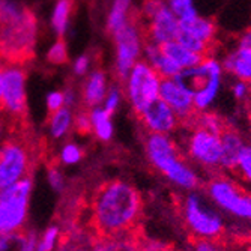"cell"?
I'll list each match as a JSON object with an SVG mask.
<instances>
[{
    "mask_svg": "<svg viewBox=\"0 0 251 251\" xmlns=\"http://www.w3.org/2000/svg\"><path fill=\"white\" fill-rule=\"evenodd\" d=\"M90 121H92V134L102 143H107L115 135V124H113V115L104 110L102 105L89 108Z\"/></svg>",
    "mask_w": 251,
    "mask_h": 251,
    "instance_id": "603a6c76",
    "label": "cell"
},
{
    "mask_svg": "<svg viewBox=\"0 0 251 251\" xmlns=\"http://www.w3.org/2000/svg\"><path fill=\"white\" fill-rule=\"evenodd\" d=\"M121 101H122V92H121V89L116 87V86H113L108 89V92H107V97L102 102V107L105 111H108L110 115H115V113L119 110L121 107Z\"/></svg>",
    "mask_w": 251,
    "mask_h": 251,
    "instance_id": "d6a6232c",
    "label": "cell"
},
{
    "mask_svg": "<svg viewBox=\"0 0 251 251\" xmlns=\"http://www.w3.org/2000/svg\"><path fill=\"white\" fill-rule=\"evenodd\" d=\"M159 49H161V51H163L164 56H167L169 59H172L177 66L182 68V70H187V68L197 66L204 59H206V57H203L200 54H196V53L190 51L182 44H179L176 39L161 44V45H159Z\"/></svg>",
    "mask_w": 251,
    "mask_h": 251,
    "instance_id": "d6986e66",
    "label": "cell"
},
{
    "mask_svg": "<svg viewBox=\"0 0 251 251\" xmlns=\"http://www.w3.org/2000/svg\"><path fill=\"white\" fill-rule=\"evenodd\" d=\"M30 170V153L18 139H6L0 145V191L26 177Z\"/></svg>",
    "mask_w": 251,
    "mask_h": 251,
    "instance_id": "8fae6325",
    "label": "cell"
},
{
    "mask_svg": "<svg viewBox=\"0 0 251 251\" xmlns=\"http://www.w3.org/2000/svg\"><path fill=\"white\" fill-rule=\"evenodd\" d=\"M32 191L33 177L30 175L0 191V233L26 229Z\"/></svg>",
    "mask_w": 251,
    "mask_h": 251,
    "instance_id": "5b68a950",
    "label": "cell"
},
{
    "mask_svg": "<svg viewBox=\"0 0 251 251\" xmlns=\"http://www.w3.org/2000/svg\"><path fill=\"white\" fill-rule=\"evenodd\" d=\"M137 239L134 233L119 236H98L89 251H135Z\"/></svg>",
    "mask_w": 251,
    "mask_h": 251,
    "instance_id": "cb8c5ba5",
    "label": "cell"
},
{
    "mask_svg": "<svg viewBox=\"0 0 251 251\" xmlns=\"http://www.w3.org/2000/svg\"><path fill=\"white\" fill-rule=\"evenodd\" d=\"M235 172L242 180H245L247 184L251 185V145H247V143L244 145L238 158Z\"/></svg>",
    "mask_w": 251,
    "mask_h": 251,
    "instance_id": "4dcf8cb0",
    "label": "cell"
},
{
    "mask_svg": "<svg viewBox=\"0 0 251 251\" xmlns=\"http://www.w3.org/2000/svg\"><path fill=\"white\" fill-rule=\"evenodd\" d=\"M2 81H3V65H0V98H2Z\"/></svg>",
    "mask_w": 251,
    "mask_h": 251,
    "instance_id": "7bdbcfd3",
    "label": "cell"
},
{
    "mask_svg": "<svg viewBox=\"0 0 251 251\" xmlns=\"http://www.w3.org/2000/svg\"><path fill=\"white\" fill-rule=\"evenodd\" d=\"M84 158L83 148L75 142H66L59 151V161L63 166H75Z\"/></svg>",
    "mask_w": 251,
    "mask_h": 251,
    "instance_id": "83f0119b",
    "label": "cell"
},
{
    "mask_svg": "<svg viewBox=\"0 0 251 251\" xmlns=\"http://www.w3.org/2000/svg\"><path fill=\"white\" fill-rule=\"evenodd\" d=\"M204 194L223 214L251 223V193L244 191L230 177H211L204 185Z\"/></svg>",
    "mask_w": 251,
    "mask_h": 251,
    "instance_id": "8992f818",
    "label": "cell"
},
{
    "mask_svg": "<svg viewBox=\"0 0 251 251\" xmlns=\"http://www.w3.org/2000/svg\"><path fill=\"white\" fill-rule=\"evenodd\" d=\"M191 251H224L221 244L218 241H209V239H193L191 242Z\"/></svg>",
    "mask_w": 251,
    "mask_h": 251,
    "instance_id": "74e56055",
    "label": "cell"
},
{
    "mask_svg": "<svg viewBox=\"0 0 251 251\" xmlns=\"http://www.w3.org/2000/svg\"><path fill=\"white\" fill-rule=\"evenodd\" d=\"M242 251H251V242H248L245 247H244V250Z\"/></svg>",
    "mask_w": 251,
    "mask_h": 251,
    "instance_id": "ee69618b",
    "label": "cell"
},
{
    "mask_svg": "<svg viewBox=\"0 0 251 251\" xmlns=\"http://www.w3.org/2000/svg\"><path fill=\"white\" fill-rule=\"evenodd\" d=\"M39 233L35 229L0 233V251H36Z\"/></svg>",
    "mask_w": 251,
    "mask_h": 251,
    "instance_id": "e0dca14e",
    "label": "cell"
},
{
    "mask_svg": "<svg viewBox=\"0 0 251 251\" xmlns=\"http://www.w3.org/2000/svg\"><path fill=\"white\" fill-rule=\"evenodd\" d=\"M75 113L70 107H62L49 116V134L53 140H62L74 129Z\"/></svg>",
    "mask_w": 251,
    "mask_h": 251,
    "instance_id": "ffe728a7",
    "label": "cell"
},
{
    "mask_svg": "<svg viewBox=\"0 0 251 251\" xmlns=\"http://www.w3.org/2000/svg\"><path fill=\"white\" fill-rule=\"evenodd\" d=\"M132 0H115L107 17V30L113 35L129 20L128 11Z\"/></svg>",
    "mask_w": 251,
    "mask_h": 251,
    "instance_id": "d4e9b609",
    "label": "cell"
},
{
    "mask_svg": "<svg viewBox=\"0 0 251 251\" xmlns=\"http://www.w3.org/2000/svg\"><path fill=\"white\" fill-rule=\"evenodd\" d=\"M45 105L50 113L65 107V97H63V90H50V92L45 95Z\"/></svg>",
    "mask_w": 251,
    "mask_h": 251,
    "instance_id": "d590c367",
    "label": "cell"
},
{
    "mask_svg": "<svg viewBox=\"0 0 251 251\" xmlns=\"http://www.w3.org/2000/svg\"><path fill=\"white\" fill-rule=\"evenodd\" d=\"M135 251H175V248L164 241L158 239H139Z\"/></svg>",
    "mask_w": 251,
    "mask_h": 251,
    "instance_id": "e575fe53",
    "label": "cell"
},
{
    "mask_svg": "<svg viewBox=\"0 0 251 251\" xmlns=\"http://www.w3.org/2000/svg\"><path fill=\"white\" fill-rule=\"evenodd\" d=\"M47 182H49L50 188L57 194H62L66 188L65 175L57 166H51L47 169Z\"/></svg>",
    "mask_w": 251,
    "mask_h": 251,
    "instance_id": "1f68e13d",
    "label": "cell"
},
{
    "mask_svg": "<svg viewBox=\"0 0 251 251\" xmlns=\"http://www.w3.org/2000/svg\"><path fill=\"white\" fill-rule=\"evenodd\" d=\"M145 152L151 166L179 190L194 191L200 188L199 173L182 156L176 142L169 134L149 132L145 139Z\"/></svg>",
    "mask_w": 251,
    "mask_h": 251,
    "instance_id": "3957f363",
    "label": "cell"
},
{
    "mask_svg": "<svg viewBox=\"0 0 251 251\" xmlns=\"http://www.w3.org/2000/svg\"><path fill=\"white\" fill-rule=\"evenodd\" d=\"M63 97H65V107H70V108H75L77 105V100H78V95L75 92V89L73 87H66L63 90Z\"/></svg>",
    "mask_w": 251,
    "mask_h": 251,
    "instance_id": "ab89813d",
    "label": "cell"
},
{
    "mask_svg": "<svg viewBox=\"0 0 251 251\" xmlns=\"http://www.w3.org/2000/svg\"><path fill=\"white\" fill-rule=\"evenodd\" d=\"M73 12L74 0H56L54 2L50 15V27L57 38H63L68 33Z\"/></svg>",
    "mask_w": 251,
    "mask_h": 251,
    "instance_id": "44dd1931",
    "label": "cell"
},
{
    "mask_svg": "<svg viewBox=\"0 0 251 251\" xmlns=\"http://www.w3.org/2000/svg\"><path fill=\"white\" fill-rule=\"evenodd\" d=\"M187 155L199 167L221 169V134L193 125L187 140Z\"/></svg>",
    "mask_w": 251,
    "mask_h": 251,
    "instance_id": "30bf717a",
    "label": "cell"
},
{
    "mask_svg": "<svg viewBox=\"0 0 251 251\" xmlns=\"http://www.w3.org/2000/svg\"><path fill=\"white\" fill-rule=\"evenodd\" d=\"M90 60L89 54H80L74 59L73 62V73L77 75V77H86L89 74V70H90Z\"/></svg>",
    "mask_w": 251,
    "mask_h": 251,
    "instance_id": "8d00e7d4",
    "label": "cell"
},
{
    "mask_svg": "<svg viewBox=\"0 0 251 251\" xmlns=\"http://www.w3.org/2000/svg\"><path fill=\"white\" fill-rule=\"evenodd\" d=\"M159 98L173 108L180 122H193L197 113L194 107V97L175 78H161Z\"/></svg>",
    "mask_w": 251,
    "mask_h": 251,
    "instance_id": "7c38bea8",
    "label": "cell"
},
{
    "mask_svg": "<svg viewBox=\"0 0 251 251\" xmlns=\"http://www.w3.org/2000/svg\"><path fill=\"white\" fill-rule=\"evenodd\" d=\"M0 54L20 62L32 54L38 38V20L17 0H0Z\"/></svg>",
    "mask_w": 251,
    "mask_h": 251,
    "instance_id": "7a4b0ae2",
    "label": "cell"
},
{
    "mask_svg": "<svg viewBox=\"0 0 251 251\" xmlns=\"http://www.w3.org/2000/svg\"><path fill=\"white\" fill-rule=\"evenodd\" d=\"M159 75L146 60H139L125 80V94L137 116L156 98H159Z\"/></svg>",
    "mask_w": 251,
    "mask_h": 251,
    "instance_id": "52a82bcc",
    "label": "cell"
},
{
    "mask_svg": "<svg viewBox=\"0 0 251 251\" xmlns=\"http://www.w3.org/2000/svg\"><path fill=\"white\" fill-rule=\"evenodd\" d=\"M45 59H47L49 63L51 65H65L68 60H70V53H68V45L63 41V38H57L51 45L50 49L45 53Z\"/></svg>",
    "mask_w": 251,
    "mask_h": 251,
    "instance_id": "f1b7e54d",
    "label": "cell"
},
{
    "mask_svg": "<svg viewBox=\"0 0 251 251\" xmlns=\"http://www.w3.org/2000/svg\"><path fill=\"white\" fill-rule=\"evenodd\" d=\"M176 41L179 44L184 45L185 49H188L190 51L196 53V54H200L203 57H211V51H212V45L214 44H208V42H204L199 38H196L194 35L191 33H187V32H179Z\"/></svg>",
    "mask_w": 251,
    "mask_h": 251,
    "instance_id": "484cf974",
    "label": "cell"
},
{
    "mask_svg": "<svg viewBox=\"0 0 251 251\" xmlns=\"http://www.w3.org/2000/svg\"><path fill=\"white\" fill-rule=\"evenodd\" d=\"M250 98H251V81H250Z\"/></svg>",
    "mask_w": 251,
    "mask_h": 251,
    "instance_id": "f6af8a7d",
    "label": "cell"
},
{
    "mask_svg": "<svg viewBox=\"0 0 251 251\" xmlns=\"http://www.w3.org/2000/svg\"><path fill=\"white\" fill-rule=\"evenodd\" d=\"M0 29H2V26H0Z\"/></svg>",
    "mask_w": 251,
    "mask_h": 251,
    "instance_id": "bcb514c9",
    "label": "cell"
},
{
    "mask_svg": "<svg viewBox=\"0 0 251 251\" xmlns=\"http://www.w3.org/2000/svg\"><path fill=\"white\" fill-rule=\"evenodd\" d=\"M148 27L145 32V41L153 42L156 45H161L169 41H175L180 32L179 20L170 11L167 3H164L149 20Z\"/></svg>",
    "mask_w": 251,
    "mask_h": 251,
    "instance_id": "5bb4252c",
    "label": "cell"
},
{
    "mask_svg": "<svg viewBox=\"0 0 251 251\" xmlns=\"http://www.w3.org/2000/svg\"><path fill=\"white\" fill-rule=\"evenodd\" d=\"M26 71L20 62H11L3 65L2 98L0 108L14 119H21L27 113V89H26Z\"/></svg>",
    "mask_w": 251,
    "mask_h": 251,
    "instance_id": "9c48e42d",
    "label": "cell"
},
{
    "mask_svg": "<svg viewBox=\"0 0 251 251\" xmlns=\"http://www.w3.org/2000/svg\"><path fill=\"white\" fill-rule=\"evenodd\" d=\"M62 238V227L59 224H51L39 235L36 251H56Z\"/></svg>",
    "mask_w": 251,
    "mask_h": 251,
    "instance_id": "4316f807",
    "label": "cell"
},
{
    "mask_svg": "<svg viewBox=\"0 0 251 251\" xmlns=\"http://www.w3.org/2000/svg\"><path fill=\"white\" fill-rule=\"evenodd\" d=\"M139 119L149 132L156 134H172L179 126L180 121L173 108L166 104L161 98L152 101L140 115Z\"/></svg>",
    "mask_w": 251,
    "mask_h": 251,
    "instance_id": "4fadbf2b",
    "label": "cell"
},
{
    "mask_svg": "<svg viewBox=\"0 0 251 251\" xmlns=\"http://www.w3.org/2000/svg\"><path fill=\"white\" fill-rule=\"evenodd\" d=\"M179 27L182 32H187L194 35L196 38L208 42V44H214L215 39V23L209 18H204L200 15H194L191 18L187 20H180L179 21Z\"/></svg>",
    "mask_w": 251,
    "mask_h": 251,
    "instance_id": "7402d4cb",
    "label": "cell"
},
{
    "mask_svg": "<svg viewBox=\"0 0 251 251\" xmlns=\"http://www.w3.org/2000/svg\"><path fill=\"white\" fill-rule=\"evenodd\" d=\"M113 41H115V73L122 81H125L132 66L139 62L143 53L145 32L132 18H129L118 32L113 33Z\"/></svg>",
    "mask_w": 251,
    "mask_h": 251,
    "instance_id": "ba28073f",
    "label": "cell"
},
{
    "mask_svg": "<svg viewBox=\"0 0 251 251\" xmlns=\"http://www.w3.org/2000/svg\"><path fill=\"white\" fill-rule=\"evenodd\" d=\"M5 132H6V125H5V113L0 108V145H2L5 139Z\"/></svg>",
    "mask_w": 251,
    "mask_h": 251,
    "instance_id": "b9f144b4",
    "label": "cell"
},
{
    "mask_svg": "<svg viewBox=\"0 0 251 251\" xmlns=\"http://www.w3.org/2000/svg\"><path fill=\"white\" fill-rule=\"evenodd\" d=\"M245 142L239 135V132H236L235 129L226 126L224 131L221 132V149H223V155H221V169L226 172H235L236 169V163L239 153L244 148Z\"/></svg>",
    "mask_w": 251,
    "mask_h": 251,
    "instance_id": "2e32d148",
    "label": "cell"
},
{
    "mask_svg": "<svg viewBox=\"0 0 251 251\" xmlns=\"http://www.w3.org/2000/svg\"><path fill=\"white\" fill-rule=\"evenodd\" d=\"M223 70L233 74L238 80L251 81V49L238 47L223 60Z\"/></svg>",
    "mask_w": 251,
    "mask_h": 251,
    "instance_id": "ac0fdd59",
    "label": "cell"
},
{
    "mask_svg": "<svg viewBox=\"0 0 251 251\" xmlns=\"http://www.w3.org/2000/svg\"><path fill=\"white\" fill-rule=\"evenodd\" d=\"M233 97L236 100H245L247 97H250V83L238 80L233 84Z\"/></svg>",
    "mask_w": 251,
    "mask_h": 251,
    "instance_id": "f35d334b",
    "label": "cell"
},
{
    "mask_svg": "<svg viewBox=\"0 0 251 251\" xmlns=\"http://www.w3.org/2000/svg\"><path fill=\"white\" fill-rule=\"evenodd\" d=\"M180 217L193 239L218 241L226 233L223 212L215 208L206 194L199 190L187 191L180 200Z\"/></svg>",
    "mask_w": 251,
    "mask_h": 251,
    "instance_id": "277c9868",
    "label": "cell"
},
{
    "mask_svg": "<svg viewBox=\"0 0 251 251\" xmlns=\"http://www.w3.org/2000/svg\"><path fill=\"white\" fill-rule=\"evenodd\" d=\"M74 129L81 134V135H87L92 134V121H90V113L89 110H80L75 113L74 116Z\"/></svg>",
    "mask_w": 251,
    "mask_h": 251,
    "instance_id": "836d02e7",
    "label": "cell"
},
{
    "mask_svg": "<svg viewBox=\"0 0 251 251\" xmlns=\"http://www.w3.org/2000/svg\"><path fill=\"white\" fill-rule=\"evenodd\" d=\"M238 47H245V49H251V27L247 29L241 36H239V42Z\"/></svg>",
    "mask_w": 251,
    "mask_h": 251,
    "instance_id": "60d3db41",
    "label": "cell"
},
{
    "mask_svg": "<svg viewBox=\"0 0 251 251\" xmlns=\"http://www.w3.org/2000/svg\"><path fill=\"white\" fill-rule=\"evenodd\" d=\"M108 92V80L107 74L102 70H95L89 73L81 86V101L84 107L94 108L102 105Z\"/></svg>",
    "mask_w": 251,
    "mask_h": 251,
    "instance_id": "9a60e30c",
    "label": "cell"
},
{
    "mask_svg": "<svg viewBox=\"0 0 251 251\" xmlns=\"http://www.w3.org/2000/svg\"><path fill=\"white\" fill-rule=\"evenodd\" d=\"M143 206V196L134 184L124 179L107 180L97 188L90 200V227L100 236L134 233Z\"/></svg>",
    "mask_w": 251,
    "mask_h": 251,
    "instance_id": "6da1fadb",
    "label": "cell"
},
{
    "mask_svg": "<svg viewBox=\"0 0 251 251\" xmlns=\"http://www.w3.org/2000/svg\"><path fill=\"white\" fill-rule=\"evenodd\" d=\"M166 3L179 21L199 15L193 0H166Z\"/></svg>",
    "mask_w": 251,
    "mask_h": 251,
    "instance_id": "f546056e",
    "label": "cell"
}]
</instances>
